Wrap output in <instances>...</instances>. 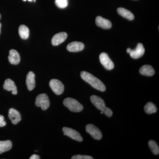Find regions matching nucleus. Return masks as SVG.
Instances as JSON below:
<instances>
[{
    "mask_svg": "<svg viewBox=\"0 0 159 159\" xmlns=\"http://www.w3.org/2000/svg\"><path fill=\"white\" fill-rule=\"evenodd\" d=\"M80 76L84 80L90 84L94 89L101 92L106 90V88L104 84L92 74L86 71H82L80 73Z\"/></svg>",
    "mask_w": 159,
    "mask_h": 159,
    "instance_id": "1",
    "label": "nucleus"
},
{
    "mask_svg": "<svg viewBox=\"0 0 159 159\" xmlns=\"http://www.w3.org/2000/svg\"><path fill=\"white\" fill-rule=\"evenodd\" d=\"M63 104L71 111L79 112L83 110V107L76 99L67 98L63 101Z\"/></svg>",
    "mask_w": 159,
    "mask_h": 159,
    "instance_id": "2",
    "label": "nucleus"
},
{
    "mask_svg": "<svg viewBox=\"0 0 159 159\" xmlns=\"http://www.w3.org/2000/svg\"><path fill=\"white\" fill-rule=\"evenodd\" d=\"M50 102L48 97L45 94L38 95L35 100V105L40 107L43 110H46L50 106Z\"/></svg>",
    "mask_w": 159,
    "mask_h": 159,
    "instance_id": "3",
    "label": "nucleus"
},
{
    "mask_svg": "<svg viewBox=\"0 0 159 159\" xmlns=\"http://www.w3.org/2000/svg\"><path fill=\"white\" fill-rule=\"evenodd\" d=\"M49 85L52 90L56 95H61L64 91V86L62 82L58 80H51Z\"/></svg>",
    "mask_w": 159,
    "mask_h": 159,
    "instance_id": "4",
    "label": "nucleus"
},
{
    "mask_svg": "<svg viewBox=\"0 0 159 159\" xmlns=\"http://www.w3.org/2000/svg\"><path fill=\"white\" fill-rule=\"evenodd\" d=\"M86 131L88 133L96 140H100L102 138L101 131L93 124H88L86 126Z\"/></svg>",
    "mask_w": 159,
    "mask_h": 159,
    "instance_id": "5",
    "label": "nucleus"
},
{
    "mask_svg": "<svg viewBox=\"0 0 159 159\" xmlns=\"http://www.w3.org/2000/svg\"><path fill=\"white\" fill-rule=\"evenodd\" d=\"M64 135L70 137L74 140L81 142L83 141V138L79 133L73 129L69 127H64L62 129Z\"/></svg>",
    "mask_w": 159,
    "mask_h": 159,
    "instance_id": "6",
    "label": "nucleus"
},
{
    "mask_svg": "<svg viewBox=\"0 0 159 159\" xmlns=\"http://www.w3.org/2000/svg\"><path fill=\"white\" fill-rule=\"evenodd\" d=\"M99 60L102 66L107 70H111L114 68V64L110 59L108 54L102 53L99 55Z\"/></svg>",
    "mask_w": 159,
    "mask_h": 159,
    "instance_id": "7",
    "label": "nucleus"
},
{
    "mask_svg": "<svg viewBox=\"0 0 159 159\" xmlns=\"http://www.w3.org/2000/svg\"><path fill=\"white\" fill-rule=\"evenodd\" d=\"M145 49L141 43H139L134 50H131L129 54L130 57L134 59H138L142 57L145 54Z\"/></svg>",
    "mask_w": 159,
    "mask_h": 159,
    "instance_id": "8",
    "label": "nucleus"
},
{
    "mask_svg": "<svg viewBox=\"0 0 159 159\" xmlns=\"http://www.w3.org/2000/svg\"><path fill=\"white\" fill-rule=\"evenodd\" d=\"M90 100L93 104L98 109L102 111L103 113V112L105 111L107 107H106L105 102L103 99L97 96H92L90 97Z\"/></svg>",
    "mask_w": 159,
    "mask_h": 159,
    "instance_id": "9",
    "label": "nucleus"
},
{
    "mask_svg": "<svg viewBox=\"0 0 159 159\" xmlns=\"http://www.w3.org/2000/svg\"><path fill=\"white\" fill-rule=\"evenodd\" d=\"M67 36V34L65 32H60L55 34L51 41L52 44L54 46H57L66 40Z\"/></svg>",
    "mask_w": 159,
    "mask_h": 159,
    "instance_id": "10",
    "label": "nucleus"
},
{
    "mask_svg": "<svg viewBox=\"0 0 159 159\" xmlns=\"http://www.w3.org/2000/svg\"><path fill=\"white\" fill-rule=\"evenodd\" d=\"M96 23L97 26L103 29H110L112 27L111 23L110 21L100 16H97L96 18Z\"/></svg>",
    "mask_w": 159,
    "mask_h": 159,
    "instance_id": "11",
    "label": "nucleus"
},
{
    "mask_svg": "<svg viewBox=\"0 0 159 159\" xmlns=\"http://www.w3.org/2000/svg\"><path fill=\"white\" fill-rule=\"evenodd\" d=\"M84 48V44L82 43L73 42L68 45L67 49L70 52H76L82 51Z\"/></svg>",
    "mask_w": 159,
    "mask_h": 159,
    "instance_id": "12",
    "label": "nucleus"
},
{
    "mask_svg": "<svg viewBox=\"0 0 159 159\" xmlns=\"http://www.w3.org/2000/svg\"><path fill=\"white\" fill-rule=\"evenodd\" d=\"M9 117L13 124H17L21 119L20 114L16 110L10 108L9 111Z\"/></svg>",
    "mask_w": 159,
    "mask_h": 159,
    "instance_id": "13",
    "label": "nucleus"
},
{
    "mask_svg": "<svg viewBox=\"0 0 159 159\" xmlns=\"http://www.w3.org/2000/svg\"><path fill=\"white\" fill-rule=\"evenodd\" d=\"M3 88L8 91H11L13 95H16L17 93V88L15 85L14 81L11 80L7 79L4 82Z\"/></svg>",
    "mask_w": 159,
    "mask_h": 159,
    "instance_id": "14",
    "label": "nucleus"
},
{
    "mask_svg": "<svg viewBox=\"0 0 159 159\" xmlns=\"http://www.w3.org/2000/svg\"><path fill=\"white\" fill-rule=\"evenodd\" d=\"M9 62L12 65H17L19 63L20 61V54L16 50H10L9 51V54L8 57Z\"/></svg>",
    "mask_w": 159,
    "mask_h": 159,
    "instance_id": "15",
    "label": "nucleus"
},
{
    "mask_svg": "<svg viewBox=\"0 0 159 159\" xmlns=\"http://www.w3.org/2000/svg\"><path fill=\"white\" fill-rule=\"evenodd\" d=\"M26 84L29 91H31L35 87V75L32 72H29L26 77Z\"/></svg>",
    "mask_w": 159,
    "mask_h": 159,
    "instance_id": "16",
    "label": "nucleus"
},
{
    "mask_svg": "<svg viewBox=\"0 0 159 159\" xmlns=\"http://www.w3.org/2000/svg\"><path fill=\"white\" fill-rule=\"evenodd\" d=\"M140 74L146 76H152L155 74V70L152 66L148 65L142 66L140 69Z\"/></svg>",
    "mask_w": 159,
    "mask_h": 159,
    "instance_id": "17",
    "label": "nucleus"
},
{
    "mask_svg": "<svg viewBox=\"0 0 159 159\" xmlns=\"http://www.w3.org/2000/svg\"><path fill=\"white\" fill-rule=\"evenodd\" d=\"M117 12L120 16L129 20H133L134 18V14L129 10L123 8H119L117 9Z\"/></svg>",
    "mask_w": 159,
    "mask_h": 159,
    "instance_id": "18",
    "label": "nucleus"
},
{
    "mask_svg": "<svg viewBox=\"0 0 159 159\" xmlns=\"http://www.w3.org/2000/svg\"><path fill=\"white\" fill-rule=\"evenodd\" d=\"M12 143L9 140L0 141V154L11 149Z\"/></svg>",
    "mask_w": 159,
    "mask_h": 159,
    "instance_id": "19",
    "label": "nucleus"
},
{
    "mask_svg": "<svg viewBox=\"0 0 159 159\" xmlns=\"http://www.w3.org/2000/svg\"><path fill=\"white\" fill-rule=\"evenodd\" d=\"M19 33L22 39H27L29 35V28L25 25H21L19 28Z\"/></svg>",
    "mask_w": 159,
    "mask_h": 159,
    "instance_id": "20",
    "label": "nucleus"
},
{
    "mask_svg": "<svg viewBox=\"0 0 159 159\" xmlns=\"http://www.w3.org/2000/svg\"><path fill=\"white\" fill-rule=\"evenodd\" d=\"M145 113L148 114L154 113L157 111L156 106L151 102H148L144 107Z\"/></svg>",
    "mask_w": 159,
    "mask_h": 159,
    "instance_id": "21",
    "label": "nucleus"
},
{
    "mask_svg": "<svg viewBox=\"0 0 159 159\" xmlns=\"http://www.w3.org/2000/svg\"><path fill=\"white\" fill-rule=\"evenodd\" d=\"M148 145L152 152L154 154L158 155L159 153V148L158 145L156 142L153 140H150L148 142Z\"/></svg>",
    "mask_w": 159,
    "mask_h": 159,
    "instance_id": "22",
    "label": "nucleus"
},
{
    "mask_svg": "<svg viewBox=\"0 0 159 159\" xmlns=\"http://www.w3.org/2000/svg\"><path fill=\"white\" fill-rule=\"evenodd\" d=\"M55 4L58 8L64 9L68 5V0H55Z\"/></svg>",
    "mask_w": 159,
    "mask_h": 159,
    "instance_id": "23",
    "label": "nucleus"
},
{
    "mask_svg": "<svg viewBox=\"0 0 159 159\" xmlns=\"http://www.w3.org/2000/svg\"><path fill=\"white\" fill-rule=\"evenodd\" d=\"M72 159H93V157L87 155H78L74 156L71 158Z\"/></svg>",
    "mask_w": 159,
    "mask_h": 159,
    "instance_id": "24",
    "label": "nucleus"
},
{
    "mask_svg": "<svg viewBox=\"0 0 159 159\" xmlns=\"http://www.w3.org/2000/svg\"><path fill=\"white\" fill-rule=\"evenodd\" d=\"M4 117L2 115H0V127H3L6 124V121L4 120Z\"/></svg>",
    "mask_w": 159,
    "mask_h": 159,
    "instance_id": "25",
    "label": "nucleus"
},
{
    "mask_svg": "<svg viewBox=\"0 0 159 159\" xmlns=\"http://www.w3.org/2000/svg\"><path fill=\"white\" fill-rule=\"evenodd\" d=\"M40 158L39 156L36 154H33L30 157V159H39Z\"/></svg>",
    "mask_w": 159,
    "mask_h": 159,
    "instance_id": "26",
    "label": "nucleus"
},
{
    "mask_svg": "<svg viewBox=\"0 0 159 159\" xmlns=\"http://www.w3.org/2000/svg\"><path fill=\"white\" fill-rule=\"evenodd\" d=\"M23 1H25H25H29V2H36V0H23Z\"/></svg>",
    "mask_w": 159,
    "mask_h": 159,
    "instance_id": "27",
    "label": "nucleus"
},
{
    "mask_svg": "<svg viewBox=\"0 0 159 159\" xmlns=\"http://www.w3.org/2000/svg\"><path fill=\"white\" fill-rule=\"evenodd\" d=\"M131 49L130 48H129L127 49V50H126V51H127V53L129 54V52H130V51H131Z\"/></svg>",
    "mask_w": 159,
    "mask_h": 159,
    "instance_id": "28",
    "label": "nucleus"
},
{
    "mask_svg": "<svg viewBox=\"0 0 159 159\" xmlns=\"http://www.w3.org/2000/svg\"><path fill=\"white\" fill-rule=\"evenodd\" d=\"M1 28H2V24H1V23H0V33H1Z\"/></svg>",
    "mask_w": 159,
    "mask_h": 159,
    "instance_id": "29",
    "label": "nucleus"
},
{
    "mask_svg": "<svg viewBox=\"0 0 159 159\" xmlns=\"http://www.w3.org/2000/svg\"><path fill=\"white\" fill-rule=\"evenodd\" d=\"M1 14H0V19H1Z\"/></svg>",
    "mask_w": 159,
    "mask_h": 159,
    "instance_id": "30",
    "label": "nucleus"
}]
</instances>
